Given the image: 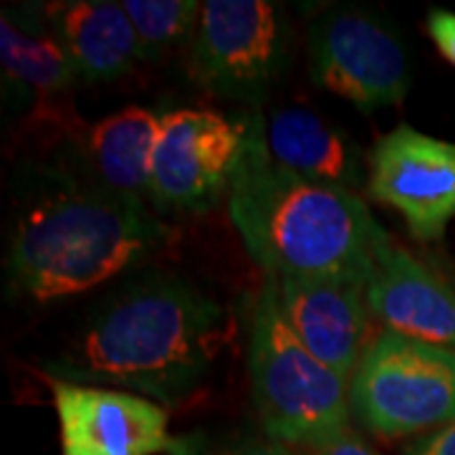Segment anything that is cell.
Masks as SVG:
<instances>
[{"instance_id": "1", "label": "cell", "mask_w": 455, "mask_h": 455, "mask_svg": "<svg viewBox=\"0 0 455 455\" xmlns=\"http://www.w3.org/2000/svg\"><path fill=\"white\" fill-rule=\"evenodd\" d=\"M228 331V311L212 296L180 274L152 268L104 299L46 362V374L175 405L208 377Z\"/></svg>"}, {"instance_id": "2", "label": "cell", "mask_w": 455, "mask_h": 455, "mask_svg": "<svg viewBox=\"0 0 455 455\" xmlns=\"http://www.w3.org/2000/svg\"><path fill=\"white\" fill-rule=\"evenodd\" d=\"M228 215L251 259L276 278L367 283L387 233L352 190L299 178L274 163L260 116L228 190Z\"/></svg>"}, {"instance_id": "3", "label": "cell", "mask_w": 455, "mask_h": 455, "mask_svg": "<svg viewBox=\"0 0 455 455\" xmlns=\"http://www.w3.org/2000/svg\"><path fill=\"white\" fill-rule=\"evenodd\" d=\"M164 235L147 203L51 175L13 223L8 281L33 301L76 296L140 266Z\"/></svg>"}, {"instance_id": "4", "label": "cell", "mask_w": 455, "mask_h": 455, "mask_svg": "<svg viewBox=\"0 0 455 455\" xmlns=\"http://www.w3.org/2000/svg\"><path fill=\"white\" fill-rule=\"evenodd\" d=\"M248 372L266 438L322 451L349 435V382L293 334L281 311L276 276L266 278L253 309Z\"/></svg>"}, {"instance_id": "5", "label": "cell", "mask_w": 455, "mask_h": 455, "mask_svg": "<svg viewBox=\"0 0 455 455\" xmlns=\"http://www.w3.org/2000/svg\"><path fill=\"white\" fill-rule=\"evenodd\" d=\"M352 412L385 438L455 423V349L382 331L349 379Z\"/></svg>"}, {"instance_id": "6", "label": "cell", "mask_w": 455, "mask_h": 455, "mask_svg": "<svg viewBox=\"0 0 455 455\" xmlns=\"http://www.w3.org/2000/svg\"><path fill=\"white\" fill-rule=\"evenodd\" d=\"M289 61L283 11L268 0H208L200 8L190 68L223 99L260 104Z\"/></svg>"}, {"instance_id": "7", "label": "cell", "mask_w": 455, "mask_h": 455, "mask_svg": "<svg viewBox=\"0 0 455 455\" xmlns=\"http://www.w3.org/2000/svg\"><path fill=\"white\" fill-rule=\"evenodd\" d=\"M243 145L245 119L205 109L164 112L152 155L149 203L157 211L208 212L230 190Z\"/></svg>"}, {"instance_id": "8", "label": "cell", "mask_w": 455, "mask_h": 455, "mask_svg": "<svg viewBox=\"0 0 455 455\" xmlns=\"http://www.w3.org/2000/svg\"><path fill=\"white\" fill-rule=\"evenodd\" d=\"M311 79L362 112L400 104L412 74L397 36L362 11H331L309 38Z\"/></svg>"}, {"instance_id": "9", "label": "cell", "mask_w": 455, "mask_h": 455, "mask_svg": "<svg viewBox=\"0 0 455 455\" xmlns=\"http://www.w3.org/2000/svg\"><path fill=\"white\" fill-rule=\"evenodd\" d=\"M367 193L400 212L418 241H438L455 218V145L395 127L370 155Z\"/></svg>"}, {"instance_id": "10", "label": "cell", "mask_w": 455, "mask_h": 455, "mask_svg": "<svg viewBox=\"0 0 455 455\" xmlns=\"http://www.w3.org/2000/svg\"><path fill=\"white\" fill-rule=\"evenodd\" d=\"M64 455L172 453L167 412L155 400L114 387L53 382Z\"/></svg>"}, {"instance_id": "11", "label": "cell", "mask_w": 455, "mask_h": 455, "mask_svg": "<svg viewBox=\"0 0 455 455\" xmlns=\"http://www.w3.org/2000/svg\"><path fill=\"white\" fill-rule=\"evenodd\" d=\"M278 301L301 344L349 382L370 347L367 283L337 278H278Z\"/></svg>"}, {"instance_id": "12", "label": "cell", "mask_w": 455, "mask_h": 455, "mask_svg": "<svg viewBox=\"0 0 455 455\" xmlns=\"http://www.w3.org/2000/svg\"><path fill=\"white\" fill-rule=\"evenodd\" d=\"M367 307L387 331L455 349V289L397 245H382Z\"/></svg>"}, {"instance_id": "13", "label": "cell", "mask_w": 455, "mask_h": 455, "mask_svg": "<svg viewBox=\"0 0 455 455\" xmlns=\"http://www.w3.org/2000/svg\"><path fill=\"white\" fill-rule=\"evenodd\" d=\"M46 18L76 79L112 82L140 59V41L122 3H53L46 5Z\"/></svg>"}, {"instance_id": "14", "label": "cell", "mask_w": 455, "mask_h": 455, "mask_svg": "<svg viewBox=\"0 0 455 455\" xmlns=\"http://www.w3.org/2000/svg\"><path fill=\"white\" fill-rule=\"evenodd\" d=\"M160 116L145 107H127L104 116L86 132L84 157L92 182L116 196L149 203L152 155L160 134Z\"/></svg>"}, {"instance_id": "15", "label": "cell", "mask_w": 455, "mask_h": 455, "mask_svg": "<svg viewBox=\"0 0 455 455\" xmlns=\"http://www.w3.org/2000/svg\"><path fill=\"white\" fill-rule=\"evenodd\" d=\"M266 147L274 163L299 178L344 190L362 180L357 147L309 109L283 107L271 114L266 122Z\"/></svg>"}, {"instance_id": "16", "label": "cell", "mask_w": 455, "mask_h": 455, "mask_svg": "<svg viewBox=\"0 0 455 455\" xmlns=\"http://www.w3.org/2000/svg\"><path fill=\"white\" fill-rule=\"evenodd\" d=\"M0 61L5 82L36 99L53 101L76 82V74L51 28L41 23H20L16 13L8 11L0 20Z\"/></svg>"}, {"instance_id": "17", "label": "cell", "mask_w": 455, "mask_h": 455, "mask_svg": "<svg viewBox=\"0 0 455 455\" xmlns=\"http://www.w3.org/2000/svg\"><path fill=\"white\" fill-rule=\"evenodd\" d=\"M137 41L140 59L155 61L163 53L178 46L188 33L197 28L203 3L196 0H124Z\"/></svg>"}, {"instance_id": "18", "label": "cell", "mask_w": 455, "mask_h": 455, "mask_svg": "<svg viewBox=\"0 0 455 455\" xmlns=\"http://www.w3.org/2000/svg\"><path fill=\"white\" fill-rule=\"evenodd\" d=\"M170 455H293L286 445L271 438H251V435H233V438H218V435H203L190 433L175 443V451Z\"/></svg>"}, {"instance_id": "19", "label": "cell", "mask_w": 455, "mask_h": 455, "mask_svg": "<svg viewBox=\"0 0 455 455\" xmlns=\"http://www.w3.org/2000/svg\"><path fill=\"white\" fill-rule=\"evenodd\" d=\"M425 26H427V36L433 38V44L445 56V61L455 66V13L435 8L427 13Z\"/></svg>"}, {"instance_id": "20", "label": "cell", "mask_w": 455, "mask_h": 455, "mask_svg": "<svg viewBox=\"0 0 455 455\" xmlns=\"http://www.w3.org/2000/svg\"><path fill=\"white\" fill-rule=\"evenodd\" d=\"M405 455H455V423L430 430L427 435L415 440Z\"/></svg>"}, {"instance_id": "21", "label": "cell", "mask_w": 455, "mask_h": 455, "mask_svg": "<svg viewBox=\"0 0 455 455\" xmlns=\"http://www.w3.org/2000/svg\"><path fill=\"white\" fill-rule=\"evenodd\" d=\"M314 455H374L364 443H359L357 438H352V435H344L337 443H331V445H326L322 451H314Z\"/></svg>"}]
</instances>
